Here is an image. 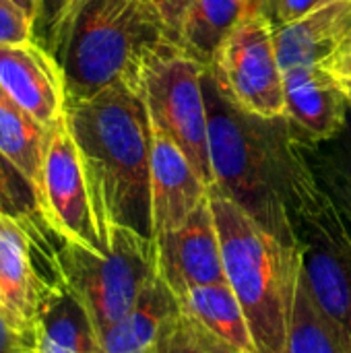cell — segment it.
Wrapping results in <instances>:
<instances>
[{
    "instance_id": "e0dca14e",
    "label": "cell",
    "mask_w": 351,
    "mask_h": 353,
    "mask_svg": "<svg viewBox=\"0 0 351 353\" xmlns=\"http://www.w3.org/2000/svg\"><path fill=\"white\" fill-rule=\"evenodd\" d=\"M178 310V298L157 275L139 302L99 335L103 353H157L166 321Z\"/></svg>"
},
{
    "instance_id": "8992f818",
    "label": "cell",
    "mask_w": 351,
    "mask_h": 353,
    "mask_svg": "<svg viewBox=\"0 0 351 353\" xmlns=\"http://www.w3.org/2000/svg\"><path fill=\"white\" fill-rule=\"evenodd\" d=\"M205 66L178 43L157 48L141 70L139 91L151 122L161 128L190 159L209 190L215 186L209 151V122L203 91Z\"/></svg>"
},
{
    "instance_id": "7c38bea8",
    "label": "cell",
    "mask_w": 351,
    "mask_h": 353,
    "mask_svg": "<svg viewBox=\"0 0 351 353\" xmlns=\"http://www.w3.org/2000/svg\"><path fill=\"white\" fill-rule=\"evenodd\" d=\"M203 182L184 151L151 122V217L153 238L180 228L205 201Z\"/></svg>"
},
{
    "instance_id": "4316f807",
    "label": "cell",
    "mask_w": 351,
    "mask_h": 353,
    "mask_svg": "<svg viewBox=\"0 0 351 353\" xmlns=\"http://www.w3.org/2000/svg\"><path fill=\"white\" fill-rule=\"evenodd\" d=\"M335 0H279L275 14H273V25H285L292 21H298Z\"/></svg>"
},
{
    "instance_id": "2e32d148",
    "label": "cell",
    "mask_w": 351,
    "mask_h": 353,
    "mask_svg": "<svg viewBox=\"0 0 351 353\" xmlns=\"http://www.w3.org/2000/svg\"><path fill=\"white\" fill-rule=\"evenodd\" d=\"M33 337V353H103L87 310L58 277L48 283L41 296Z\"/></svg>"
},
{
    "instance_id": "ffe728a7",
    "label": "cell",
    "mask_w": 351,
    "mask_h": 353,
    "mask_svg": "<svg viewBox=\"0 0 351 353\" xmlns=\"http://www.w3.org/2000/svg\"><path fill=\"white\" fill-rule=\"evenodd\" d=\"M178 304L184 312H188L192 319H197L201 325L232 345L244 352L259 353L248 327V319L228 283L192 288L178 298Z\"/></svg>"
},
{
    "instance_id": "ac0fdd59",
    "label": "cell",
    "mask_w": 351,
    "mask_h": 353,
    "mask_svg": "<svg viewBox=\"0 0 351 353\" xmlns=\"http://www.w3.org/2000/svg\"><path fill=\"white\" fill-rule=\"evenodd\" d=\"M48 132L0 85V157L29 184L33 201L41 190V168Z\"/></svg>"
},
{
    "instance_id": "d4e9b609",
    "label": "cell",
    "mask_w": 351,
    "mask_h": 353,
    "mask_svg": "<svg viewBox=\"0 0 351 353\" xmlns=\"http://www.w3.org/2000/svg\"><path fill=\"white\" fill-rule=\"evenodd\" d=\"M35 19L14 0H0V46L35 39Z\"/></svg>"
},
{
    "instance_id": "603a6c76",
    "label": "cell",
    "mask_w": 351,
    "mask_h": 353,
    "mask_svg": "<svg viewBox=\"0 0 351 353\" xmlns=\"http://www.w3.org/2000/svg\"><path fill=\"white\" fill-rule=\"evenodd\" d=\"M157 353H250L232 345L223 337L209 331L178 304V310L166 321Z\"/></svg>"
},
{
    "instance_id": "1f68e13d",
    "label": "cell",
    "mask_w": 351,
    "mask_h": 353,
    "mask_svg": "<svg viewBox=\"0 0 351 353\" xmlns=\"http://www.w3.org/2000/svg\"><path fill=\"white\" fill-rule=\"evenodd\" d=\"M21 8H25L33 19H35V14H37V0H14Z\"/></svg>"
},
{
    "instance_id": "8fae6325",
    "label": "cell",
    "mask_w": 351,
    "mask_h": 353,
    "mask_svg": "<svg viewBox=\"0 0 351 353\" xmlns=\"http://www.w3.org/2000/svg\"><path fill=\"white\" fill-rule=\"evenodd\" d=\"M0 85L46 128H52L66 112L60 64L35 39L0 46Z\"/></svg>"
},
{
    "instance_id": "836d02e7",
    "label": "cell",
    "mask_w": 351,
    "mask_h": 353,
    "mask_svg": "<svg viewBox=\"0 0 351 353\" xmlns=\"http://www.w3.org/2000/svg\"><path fill=\"white\" fill-rule=\"evenodd\" d=\"M348 50H351V41H350V46H348Z\"/></svg>"
},
{
    "instance_id": "f546056e",
    "label": "cell",
    "mask_w": 351,
    "mask_h": 353,
    "mask_svg": "<svg viewBox=\"0 0 351 353\" xmlns=\"http://www.w3.org/2000/svg\"><path fill=\"white\" fill-rule=\"evenodd\" d=\"M277 2L279 0H242V21L257 17H267L273 21Z\"/></svg>"
},
{
    "instance_id": "83f0119b",
    "label": "cell",
    "mask_w": 351,
    "mask_h": 353,
    "mask_svg": "<svg viewBox=\"0 0 351 353\" xmlns=\"http://www.w3.org/2000/svg\"><path fill=\"white\" fill-rule=\"evenodd\" d=\"M325 66L335 77V81L339 83V87L343 89V93H345V97H348L351 108V50H345V52L337 54Z\"/></svg>"
},
{
    "instance_id": "52a82bcc",
    "label": "cell",
    "mask_w": 351,
    "mask_h": 353,
    "mask_svg": "<svg viewBox=\"0 0 351 353\" xmlns=\"http://www.w3.org/2000/svg\"><path fill=\"white\" fill-rule=\"evenodd\" d=\"M35 209L43 225L58 240L81 244L99 254L110 250L97 221L85 163L70 132L66 112L48 132L41 190Z\"/></svg>"
},
{
    "instance_id": "277c9868",
    "label": "cell",
    "mask_w": 351,
    "mask_h": 353,
    "mask_svg": "<svg viewBox=\"0 0 351 353\" xmlns=\"http://www.w3.org/2000/svg\"><path fill=\"white\" fill-rule=\"evenodd\" d=\"M209 203L225 279L248 319L257 352L283 353L302 275V252L283 244L219 190H209Z\"/></svg>"
},
{
    "instance_id": "484cf974",
    "label": "cell",
    "mask_w": 351,
    "mask_h": 353,
    "mask_svg": "<svg viewBox=\"0 0 351 353\" xmlns=\"http://www.w3.org/2000/svg\"><path fill=\"white\" fill-rule=\"evenodd\" d=\"M33 331L23 327L10 310L0 302V353H33Z\"/></svg>"
},
{
    "instance_id": "30bf717a",
    "label": "cell",
    "mask_w": 351,
    "mask_h": 353,
    "mask_svg": "<svg viewBox=\"0 0 351 353\" xmlns=\"http://www.w3.org/2000/svg\"><path fill=\"white\" fill-rule=\"evenodd\" d=\"M157 271L176 298L188 290L228 283L209 199L176 230L155 236Z\"/></svg>"
},
{
    "instance_id": "4dcf8cb0",
    "label": "cell",
    "mask_w": 351,
    "mask_h": 353,
    "mask_svg": "<svg viewBox=\"0 0 351 353\" xmlns=\"http://www.w3.org/2000/svg\"><path fill=\"white\" fill-rule=\"evenodd\" d=\"M4 165H8L2 157H0V192H2V199H4V205H6V211L8 215L21 219V213L17 209V205L12 203V199H8V190H6V176H4Z\"/></svg>"
},
{
    "instance_id": "4fadbf2b",
    "label": "cell",
    "mask_w": 351,
    "mask_h": 353,
    "mask_svg": "<svg viewBox=\"0 0 351 353\" xmlns=\"http://www.w3.org/2000/svg\"><path fill=\"white\" fill-rule=\"evenodd\" d=\"M283 93L288 118L308 141L335 139L350 118V101L323 64L283 70Z\"/></svg>"
},
{
    "instance_id": "7a4b0ae2",
    "label": "cell",
    "mask_w": 351,
    "mask_h": 353,
    "mask_svg": "<svg viewBox=\"0 0 351 353\" xmlns=\"http://www.w3.org/2000/svg\"><path fill=\"white\" fill-rule=\"evenodd\" d=\"M66 118L108 246L112 228L153 238L151 118L143 93L114 85L87 99H66Z\"/></svg>"
},
{
    "instance_id": "d6986e66",
    "label": "cell",
    "mask_w": 351,
    "mask_h": 353,
    "mask_svg": "<svg viewBox=\"0 0 351 353\" xmlns=\"http://www.w3.org/2000/svg\"><path fill=\"white\" fill-rule=\"evenodd\" d=\"M240 23L242 0H186L176 27V43L209 68Z\"/></svg>"
},
{
    "instance_id": "6da1fadb",
    "label": "cell",
    "mask_w": 351,
    "mask_h": 353,
    "mask_svg": "<svg viewBox=\"0 0 351 353\" xmlns=\"http://www.w3.org/2000/svg\"><path fill=\"white\" fill-rule=\"evenodd\" d=\"M203 91L215 190L240 205L267 232L300 248L298 219L325 192L302 151L298 128L288 116L261 118L230 101L207 68Z\"/></svg>"
},
{
    "instance_id": "d6a6232c",
    "label": "cell",
    "mask_w": 351,
    "mask_h": 353,
    "mask_svg": "<svg viewBox=\"0 0 351 353\" xmlns=\"http://www.w3.org/2000/svg\"><path fill=\"white\" fill-rule=\"evenodd\" d=\"M0 211H2V213H8V211H6V205H4V199H2V192H0Z\"/></svg>"
},
{
    "instance_id": "9c48e42d",
    "label": "cell",
    "mask_w": 351,
    "mask_h": 353,
    "mask_svg": "<svg viewBox=\"0 0 351 353\" xmlns=\"http://www.w3.org/2000/svg\"><path fill=\"white\" fill-rule=\"evenodd\" d=\"M302 277L319 306L351 335V232L325 199L296 223Z\"/></svg>"
},
{
    "instance_id": "5bb4252c",
    "label": "cell",
    "mask_w": 351,
    "mask_h": 353,
    "mask_svg": "<svg viewBox=\"0 0 351 353\" xmlns=\"http://www.w3.org/2000/svg\"><path fill=\"white\" fill-rule=\"evenodd\" d=\"M351 41V0H335L298 21L275 25V50L281 70L327 64Z\"/></svg>"
},
{
    "instance_id": "44dd1931",
    "label": "cell",
    "mask_w": 351,
    "mask_h": 353,
    "mask_svg": "<svg viewBox=\"0 0 351 353\" xmlns=\"http://www.w3.org/2000/svg\"><path fill=\"white\" fill-rule=\"evenodd\" d=\"M283 353H351V335L319 306L302 275Z\"/></svg>"
},
{
    "instance_id": "cb8c5ba5",
    "label": "cell",
    "mask_w": 351,
    "mask_h": 353,
    "mask_svg": "<svg viewBox=\"0 0 351 353\" xmlns=\"http://www.w3.org/2000/svg\"><path fill=\"white\" fill-rule=\"evenodd\" d=\"M79 0H37V14H35V41L52 52L56 37L68 19L70 10Z\"/></svg>"
},
{
    "instance_id": "ba28073f",
    "label": "cell",
    "mask_w": 351,
    "mask_h": 353,
    "mask_svg": "<svg viewBox=\"0 0 351 353\" xmlns=\"http://www.w3.org/2000/svg\"><path fill=\"white\" fill-rule=\"evenodd\" d=\"M209 70L223 95L244 112L261 118L288 116L271 19L242 21L221 43Z\"/></svg>"
},
{
    "instance_id": "9a60e30c",
    "label": "cell",
    "mask_w": 351,
    "mask_h": 353,
    "mask_svg": "<svg viewBox=\"0 0 351 353\" xmlns=\"http://www.w3.org/2000/svg\"><path fill=\"white\" fill-rule=\"evenodd\" d=\"M31 236L23 219L0 211V302L33 331L41 296L50 281L41 279L31 250Z\"/></svg>"
},
{
    "instance_id": "3957f363",
    "label": "cell",
    "mask_w": 351,
    "mask_h": 353,
    "mask_svg": "<svg viewBox=\"0 0 351 353\" xmlns=\"http://www.w3.org/2000/svg\"><path fill=\"white\" fill-rule=\"evenodd\" d=\"M168 41L153 0H79L52 48L66 99H87L114 85L139 89L143 64Z\"/></svg>"
},
{
    "instance_id": "5b68a950",
    "label": "cell",
    "mask_w": 351,
    "mask_h": 353,
    "mask_svg": "<svg viewBox=\"0 0 351 353\" xmlns=\"http://www.w3.org/2000/svg\"><path fill=\"white\" fill-rule=\"evenodd\" d=\"M50 259L56 277L83 304L99 335L128 314L159 275L155 238L126 228H112L106 254L60 240Z\"/></svg>"
},
{
    "instance_id": "7402d4cb",
    "label": "cell",
    "mask_w": 351,
    "mask_h": 353,
    "mask_svg": "<svg viewBox=\"0 0 351 353\" xmlns=\"http://www.w3.org/2000/svg\"><path fill=\"white\" fill-rule=\"evenodd\" d=\"M300 141L319 186L351 232V112L335 139L314 143L300 134Z\"/></svg>"
},
{
    "instance_id": "f1b7e54d",
    "label": "cell",
    "mask_w": 351,
    "mask_h": 353,
    "mask_svg": "<svg viewBox=\"0 0 351 353\" xmlns=\"http://www.w3.org/2000/svg\"><path fill=\"white\" fill-rule=\"evenodd\" d=\"M166 29H168V35L170 39L176 43V27H178V21H180V14L186 6V0H153Z\"/></svg>"
}]
</instances>
